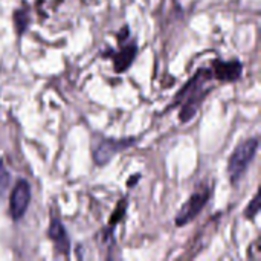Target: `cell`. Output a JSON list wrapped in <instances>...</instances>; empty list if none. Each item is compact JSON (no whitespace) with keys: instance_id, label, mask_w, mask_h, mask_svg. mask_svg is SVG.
Instances as JSON below:
<instances>
[{"instance_id":"obj_6","label":"cell","mask_w":261,"mask_h":261,"mask_svg":"<svg viewBox=\"0 0 261 261\" xmlns=\"http://www.w3.org/2000/svg\"><path fill=\"white\" fill-rule=\"evenodd\" d=\"M213 76L219 81H225V83H234L237 81L242 73H243V66L239 60H232V61H222V60H216L213 63L211 67Z\"/></svg>"},{"instance_id":"obj_11","label":"cell","mask_w":261,"mask_h":261,"mask_svg":"<svg viewBox=\"0 0 261 261\" xmlns=\"http://www.w3.org/2000/svg\"><path fill=\"white\" fill-rule=\"evenodd\" d=\"M260 213V196H258V193L254 196V199H252V202L249 203V206L245 210V217L246 219H254V217H257V214Z\"/></svg>"},{"instance_id":"obj_10","label":"cell","mask_w":261,"mask_h":261,"mask_svg":"<svg viewBox=\"0 0 261 261\" xmlns=\"http://www.w3.org/2000/svg\"><path fill=\"white\" fill-rule=\"evenodd\" d=\"M9 182H11V174L6 170L5 164L0 161V199L5 196V193H6L8 187H9Z\"/></svg>"},{"instance_id":"obj_13","label":"cell","mask_w":261,"mask_h":261,"mask_svg":"<svg viewBox=\"0 0 261 261\" xmlns=\"http://www.w3.org/2000/svg\"><path fill=\"white\" fill-rule=\"evenodd\" d=\"M139 179H141V174H135V176H133V179H130V180H128V185H130V187H133V185H135V182H136V180H139Z\"/></svg>"},{"instance_id":"obj_8","label":"cell","mask_w":261,"mask_h":261,"mask_svg":"<svg viewBox=\"0 0 261 261\" xmlns=\"http://www.w3.org/2000/svg\"><path fill=\"white\" fill-rule=\"evenodd\" d=\"M136 52H138V46L136 44H128L125 47H122L118 54L113 55V69L116 73H122L125 72L132 63L136 58Z\"/></svg>"},{"instance_id":"obj_9","label":"cell","mask_w":261,"mask_h":261,"mask_svg":"<svg viewBox=\"0 0 261 261\" xmlns=\"http://www.w3.org/2000/svg\"><path fill=\"white\" fill-rule=\"evenodd\" d=\"M14 24H15V31L18 32V35H21L28 26H29V17L26 9H17L14 12Z\"/></svg>"},{"instance_id":"obj_7","label":"cell","mask_w":261,"mask_h":261,"mask_svg":"<svg viewBox=\"0 0 261 261\" xmlns=\"http://www.w3.org/2000/svg\"><path fill=\"white\" fill-rule=\"evenodd\" d=\"M47 234H49L50 240L54 242L57 252L58 254H63V255H69V252H70V240H69L67 232L63 228V225H61L60 220L54 219L50 222V226H49Z\"/></svg>"},{"instance_id":"obj_12","label":"cell","mask_w":261,"mask_h":261,"mask_svg":"<svg viewBox=\"0 0 261 261\" xmlns=\"http://www.w3.org/2000/svg\"><path fill=\"white\" fill-rule=\"evenodd\" d=\"M124 213H125V202H121L119 206H118V210L115 211V214H113L112 219H110V226H115V225L124 217Z\"/></svg>"},{"instance_id":"obj_2","label":"cell","mask_w":261,"mask_h":261,"mask_svg":"<svg viewBox=\"0 0 261 261\" xmlns=\"http://www.w3.org/2000/svg\"><path fill=\"white\" fill-rule=\"evenodd\" d=\"M258 150V139H246L243 141L231 154L229 162H228V174L232 184H237L249 168L251 162L254 161L255 154Z\"/></svg>"},{"instance_id":"obj_5","label":"cell","mask_w":261,"mask_h":261,"mask_svg":"<svg viewBox=\"0 0 261 261\" xmlns=\"http://www.w3.org/2000/svg\"><path fill=\"white\" fill-rule=\"evenodd\" d=\"M31 202V187L24 179H20L9 197V213L14 220H18L24 216Z\"/></svg>"},{"instance_id":"obj_4","label":"cell","mask_w":261,"mask_h":261,"mask_svg":"<svg viewBox=\"0 0 261 261\" xmlns=\"http://www.w3.org/2000/svg\"><path fill=\"white\" fill-rule=\"evenodd\" d=\"M210 196H211V191H210L208 188L194 193V194L187 200V203L182 206V210H180V213L177 214V217L174 219L176 225H177V226H185L187 223H190L191 220H194V219L197 217V214H199V213L205 208V205L208 203Z\"/></svg>"},{"instance_id":"obj_3","label":"cell","mask_w":261,"mask_h":261,"mask_svg":"<svg viewBox=\"0 0 261 261\" xmlns=\"http://www.w3.org/2000/svg\"><path fill=\"white\" fill-rule=\"evenodd\" d=\"M135 142H136V139H133V138H128V139H102L93 151V161L96 162V165H107L113 159L115 154L132 147Z\"/></svg>"},{"instance_id":"obj_1","label":"cell","mask_w":261,"mask_h":261,"mask_svg":"<svg viewBox=\"0 0 261 261\" xmlns=\"http://www.w3.org/2000/svg\"><path fill=\"white\" fill-rule=\"evenodd\" d=\"M213 78L214 76L211 69H199L196 75L174 96V106H182L179 113L180 122H188L196 116L202 101L211 90L208 84Z\"/></svg>"}]
</instances>
